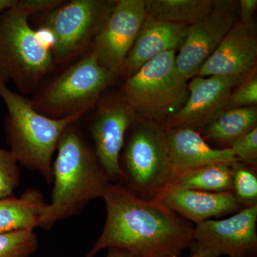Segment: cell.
I'll list each match as a JSON object with an SVG mask.
<instances>
[{"mask_svg":"<svg viewBox=\"0 0 257 257\" xmlns=\"http://www.w3.org/2000/svg\"><path fill=\"white\" fill-rule=\"evenodd\" d=\"M191 257H200V256H192Z\"/></svg>","mask_w":257,"mask_h":257,"instance_id":"cell-31","label":"cell"},{"mask_svg":"<svg viewBox=\"0 0 257 257\" xmlns=\"http://www.w3.org/2000/svg\"><path fill=\"white\" fill-rule=\"evenodd\" d=\"M189 27L147 16L125 60L121 77L128 78L152 59L180 47Z\"/></svg>","mask_w":257,"mask_h":257,"instance_id":"cell-16","label":"cell"},{"mask_svg":"<svg viewBox=\"0 0 257 257\" xmlns=\"http://www.w3.org/2000/svg\"><path fill=\"white\" fill-rule=\"evenodd\" d=\"M257 35L254 20L238 21L214 53L203 64L198 77L221 76L244 80L256 68Z\"/></svg>","mask_w":257,"mask_h":257,"instance_id":"cell-14","label":"cell"},{"mask_svg":"<svg viewBox=\"0 0 257 257\" xmlns=\"http://www.w3.org/2000/svg\"><path fill=\"white\" fill-rule=\"evenodd\" d=\"M114 0H62L45 13H37V29L52 44L57 69L72 63L91 50L115 5Z\"/></svg>","mask_w":257,"mask_h":257,"instance_id":"cell-7","label":"cell"},{"mask_svg":"<svg viewBox=\"0 0 257 257\" xmlns=\"http://www.w3.org/2000/svg\"><path fill=\"white\" fill-rule=\"evenodd\" d=\"M0 97L8 108L5 125L10 152L18 164L52 183L53 155L61 135L69 124L82 118L47 117L35 110L30 99L12 90L1 79Z\"/></svg>","mask_w":257,"mask_h":257,"instance_id":"cell-4","label":"cell"},{"mask_svg":"<svg viewBox=\"0 0 257 257\" xmlns=\"http://www.w3.org/2000/svg\"><path fill=\"white\" fill-rule=\"evenodd\" d=\"M168 257H177V256H168Z\"/></svg>","mask_w":257,"mask_h":257,"instance_id":"cell-32","label":"cell"},{"mask_svg":"<svg viewBox=\"0 0 257 257\" xmlns=\"http://www.w3.org/2000/svg\"><path fill=\"white\" fill-rule=\"evenodd\" d=\"M37 248L38 240L34 231L0 234V257H30Z\"/></svg>","mask_w":257,"mask_h":257,"instance_id":"cell-23","label":"cell"},{"mask_svg":"<svg viewBox=\"0 0 257 257\" xmlns=\"http://www.w3.org/2000/svg\"><path fill=\"white\" fill-rule=\"evenodd\" d=\"M232 167V193L243 207L257 204V176L247 164L236 162Z\"/></svg>","mask_w":257,"mask_h":257,"instance_id":"cell-22","label":"cell"},{"mask_svg":"<svg viewBox=\"0 0 257 257\" xmlns=\"http://www.w3.org/2000/svg\"><path fill=\"white\" fill-rule=\"evenodd\" d=\"M243 81L221 76L197 77L188 83L189 96L185 104L163 127H189L199 131L226 109L234 88Z\"/></svg>","mask_w":257,"mask_h":257,"instance_id":"cell-13","label":"cell"},{"mask_svg":"<svg viewBox=\"0 0 257 257\" xmlns=\"http://www.w3.org/2000/svg\"><path fill=\"white\" fill-rule=\"evenodd\" d=\"M238 162L256 165L257 160V127L235 140L229 147Z\"/></svg>","mask_w":257,"mask_h":257,"instance_id":"cell-26","label":"cell"},{"mask_svg":"<svg viewBox=\"0 0 257 257\" xmlns=\"http://www.w3.org/2000/svg\"><path fill=\"white\" fill-rule=\"evenodd\" d=\"M238 21L236 2L216 0L214 9L206 18L189 27L176 56V65L181 75L187 80L197 77L203 64Z\"/></svg>","mask_w":257,"mask_h":257,"instance_id":"cell-12","label":"cell"},{"mask_svg":"<svg viewBox=\"0 0 257 257\" xmlns=\"http://www.w3.org/2000/svg\"><path fill=\"white\" fill-rule=\"evenodd\" d=\"M257 106L226 109L202 130L204 140L227 146L257 127Z\"/></svg>","mask_w":257,"mask_h":257,"instance_id":"cell-19","label":"cell"},{"mask_svg":"<svg viewBox=\"0 0 257 257\" xmlns=\"http://www.w3.org/2000/svg\"><path fill=\"white\" fill-rule=\"evenodd\" d=\"M92 111L89 133L96 158L110 182L121 184L119 159L128 128L136 116L121 92L101 96Z\"/></svg>","mask_w":257,"mask_h":257,"instance_id":"cell-10","label":"cell"},{"mask_svg":"<svg viewBox=\"0 0 257 257\" xmlns=\"http://www.w3.org/2000/svg\"><path fill=\"white\" fill-rule=\"evenodd\" d=\"M216 3V0H145L147 16L189 26L206 18Z\"/></svg>","mask_w":257,"mask_h":257,"instance_id":"cell-21","label":"cell"},{"mask_svg":"<svg viewBox=\"0 0 257 257\" xmlns=\"http://www.w3.org/2000/svg\"><path fill=\"white\" fill-rule=\"evenodd\" d=\"M176 50L167 51L125 79L121 94L137 118L164 124L189 96L188 83L176 65Z\"/></svg>","mask_w":257,"mask_h":257,"instance_id":"cell-6","label":"cell"},{"mask_svg":"<svg viewBox=\"0 0 257 257\" xmlns=\"http://www.w3.org/2000/svg\"><path fill=\"white\" fill-rule=\"evenodd\" d=\"M61 2L18 0L0 14V79L13 81L23 95H32L57 70L50 39L41 30L30 26V18L52 10Z\"/></svg>","mask_w":257,"mask_h":257,"instance_id":"cell-3","label":"cell"},{"mask_svg":"<svg viewBox=\"0 0 257 257\" xmlns=\"http://www.w3.org/2000/svg\"><path fill=\"white\" fill-rule=\"evenodd\" d=\"M154 200L196 224L212 217L234 214L242 209L232 192L173 189L161 193Z\"/></svg>","mask_w":257,"mask_h":257,"instance_id":"cell-17","label":"cell"},{"mask_svg":"<svg viewBox=\"0 0 257 257\" xmlns=\"http://www.w3.org/2000/svg\"><path fill=\"white\" fill-rule=\"evenodd\" d=\"M42 193L28 189L21 197L0 198V234L34 231L46 207Z\"/></svg>","mask_w":257,"mask_h":257,"instance_id":"cell-18","label":"cell"},{"mask_svg":"<svg viewBox=\"0 0 257 257\" xmlns=\"http://www.w3.org/2000/svg\"><path fill=\"white\" fill-rule=\"evenodd\" d=\"M232 164H214L184 172L172 179L160 194L173 189L232 192Z\"/></svg>","mask_w":257,"mask_h":257,"instance_id":"cell-20","label":"cell"},{"mask_svg":"<svg viewBox=\"0 0 257 257\" xmlns=\"http://www.w3.org/2000/svg\"><path fill=\"white\" fill-rule=\"evenodd\" d=\"M245 257H257V254L251 255V256H245Z\"/></svg>","mask_w":257,"mask_h":257,"instance_id":"cell-30","label":"cell"},{"mask_svg":"<svg viewBox=\"0 0 257 257\" xmlns=\"http://www.w3.org/2000/svg\"><path fill=\"white\" fill-rule=\"evenodd\" d=\"M238 6L239 21L246 23L253 20L257 9L256 0H240Z\"/></svg>","mask_w":257,"mask_h":257,"instance_id":"cell-27","label":"cell"},{"mask_svg":"<svg viewBox=\"0 0 257 257\" xmlns=\"http://www.w3.org/2000/svg\"><path fill=\"white\" fill-rule=\"evenodd\" d=\"M121 153L122 182L120 184L139 197L155 199L170 179L165 128L136 117L128 128Z\"/></svg>","mask_w":257,"mask_h":257,"instance_id":"cell-8","label":"cell"},{"mask_svg":"<svg viewBox=\"0 0 257 257\" xmlns=\"http://www.w3.org/2000/svg\"><path fill=\"white\" fill-rule=\"evenodd\" d=\"M102 198L105 225L87 257L106 248H122L137 257L177 256L189 248L194 226L162 203L112 182Z\"/></svg>","mask_w":257,"mask_h":257,"instance_id":"cell-1","label":"cell"},{"mask_svg":"<svg viewBox=\"0 0 257 257\" xmlns=\"http://www.w3.org/2000/svg\"><path fill=\"white\" fill-rule=\"evenodd\" d=\"M106 257H137L133 253L119 248H109Z\"/></svg>","mask_w":257,"mask_h":257,"instance_id":"cell-28","label":"cell"},{"mask_svg":"<svg viewBox=\"0 0 257 257\" xmlns=\"http://www.w3.org/2000/svg\"><path fill=\"white\" fill-rule=\"evenodd\" d=\"M229 96L226 109L256 106L257 75L256 71L240 83Z\"/></svg>","mask_w":257,"mask_h":257,"instance_id":"cell-25","label":"cell"},{"mask_svg":"<svg viewBox=\"0 0 257 257\" xmlns=\"http://www.w3.org/2000/svg\"><path fill=\"white\" fill-rule=\"evenodd\" d=\"M147 17L145 0H117L93 43L91 52L116 79Z\"/></svg>","mask_w":257,"mask_h":257,"instance_id":"cell-11","label":"cell"},{"mask_svg":"<svg viewBox=\"0 0 257 257\" xmlns=\"http://www.w3.org/2000/svg\"><path fill=\"white\" fill-rule=\"evenodd\" d=\"M116 80L89 51L50 74L30 100L35 110L52 119L83 118Z\"/></svg>","mask_w":257,"mask_h":257,"instance_id":"cell-5","label":"cell"},{"mask_svg":"<svg viewBox=\"0 0 257 257\" xmlns=\"http://www.w3.org/2000/svg\"><path fill=\"white\" fill-rule=\"evenodd\" d=\"M81 119L66 127L57 144L51 202L44 209L39 227L48 229L57 221L77 215L89 202L102 198L110 182L83 135Z\"/></svg>","mask_w":257,"mask_h":257,"instance_id":"cell-2","label":"cell"},{"mask_svg":"<svg viewBox=\"0 0 257 257\" xmlns=\"http://www.w3.org/2000/svg\"><path fill=\"white\" fill-rule=\"evenodd\" d=\"M165 133L171 169L167 185L184 172L204 166L238 162L231 148H213L197 130L181 126L165 130Z\"/></svg>","mask_w":257,"mask_h":257,"instance_id":"cell-15","label":"cell"},{"mask_svg":"<svg viewBox=\"0 0 257 257\" xmlns=\"http://www.w3.org/2000/svg\"><path fill=\"white\" fill-rule=\"evenodd\" d=\"M257 204L234 215L196 225L189 248L192 256L245 257L257 254Z\"/></svg>","mask_w":257,"mask_h":257,"instance_id":"cell-9","label":"cell"},{"mask_svg":"<svg viewBox=\"0 0 257 257\" xmlns=\"http://www.w3.org/2000/svg\"><path fill=\"white\" fill-rule=\"evenodd\" d=\"M21 179L18 162L10 150L0 147V198L12 197Z\"/></svg>","mask_w":257,"mask_h":257,"instance_id":"cell-24","label":"cell"},{"mask_svg":"<svg viewBox=\"0 0 257 257\" xmlns=\"http://www.w3.org/2000/svg\"><path fill=\"white\" fill-rule=\"evenodd\" d=\"M18 0H0V14L14 7Z\"/></svg>","mask_w":257,"mask_h":257,"instance_id":"cell-29","label":"cell"}]
</instances>
